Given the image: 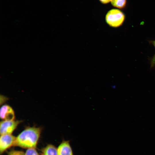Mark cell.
Returning a JSON list of instances; mask_svg holds the SVG:
<instances>
[{
	"label": "cell",
	"mask_w": 155,
	"mask_h": 155,
	"mask_svg": "<svg viewBox=\"0 0 155 155\" xmlns=\"http://www.w3.org/2000/svg\"><path fill=\"white\" fill-rule=\"evenodd\" d=\"M21 121L3 120L0 122V133L1 135L11 134Z\"/></svg>",
	"instance_id": "cell-3"
},
{
	"label": "cell",
	"mask_w": 155,
	"mask_h": 155,
	"mask_svg": "<svg viewBox=\"0 0 155 155\" xmlns=\"http://www.w3.org/2000/svg\"><path fill=\"white\" fill-rule=\"evenodd\" d=\"M16 137L11 134L1 135L0 138V153L1 155L5 150L14 146Z\"/></svg>",
	"instance_id": "cell-4"
},
{
	"label": "cell",
	"mask_w": 155,
	"mask_h": 155,
	"mask_svg": "<svg viewBox=\"0 0 155 155\" xmlns=\"http://www.w3.org/2000/svg\"><path fill=\"white\" fill-rule=\"evenodd\" d=\"M0 116L1 119L5 121H12L15 119L14 111L10 106L3 105L0 108Z\"/></svg>",
	"instance_id": "cell-5"
},
{
	"label": "cell",
	"mask_w": 155,
	"mask_h": 155,
	"mask_svg": "<svg viewBox=\"0 0 155 155\" xmlns=\"http://www.w3.org/2000/svg\"><path fill=\"white\" fill-rule=\"evenodd\" d=\"M111 0H99L100 2L104 4H106L108 3Z\"/></svg>",
	"instance_id": "cell-12"
},
{
	"label": "cell",
	"mask_w": 155,
	"mask_h": 155,
	"mask_svg": "<svg viewBox=\"0 0 155 155\" xmlns=\"http://www.w3.org/2000/svg\"><path fill=\"white\" fill-rule=\"evenodd\" d=\"M25 155H39L35 148H32L27 149Z\"/></svg>",
	"instance_id": "cell-9"
},
{
	"label": "cell",
	"mask_w": 155,
	"mask_h": 155,
	"mask_svg": "<svg viewBox=\"0 0 155 155\" xmlns=\"http://www.w3.org/2000/svg\"><path fill=\"white\" fill-rule=\"evenodd\" d=\"M125 19L124 13L117 9H112L108 11L105 16V20L110 26L117 28L122 25Z\"/></svg>",
	"instance_id": "cell-2"
},
{
	"label": "cell",
	"mask_w": 155,
	"mask_h": 155,
	"mask_svg": "<svg viewBox=\"0 0 155 155\" xmlns=\"http://www.w3.org/2000/svg\"><path fill=\"white\" fill-rule=\"evenodd\" d=\"M152 43L153 44V45H154L155 48V40L154 41H152ZM155 65V54L154 56V57H152L151 60V67H154Z\"/></svg>",
	"instance_id": "cell-11"
},
{
	"label": "cell",
	"mask_w": 155,
	"mask_h": 155,
	"mask_svg": "<svg viewBox=\"0 0 155 155\" xmlns=\"http://www.w3.org/2000/svg\"><path fill=\"white\" fill-rule=\"evenodd\" d=\"M58 155H74L69 140L63 139L57 148Z\"/></svg>",
	"instance_id": "cell-6"
},
{
	"label": "cell",
	"mask_w": 155,
	"mask_h": 155,
	"mask_svg": "<svg viewBox=\"0 0 155 155\" xmlns=\"http://www.w3.org/2000/svg\"><path fill=\"white\" fill-rule=\"evenodd\" d=\"M41 130V129L39 127H26L16 137L14 146L24 148H35Z\"/></svg>",
	"instance_id": "cell-1"
},
{
	"label": "cell",
	"mask_w": 155,
	"mask_h": 155,
	"mask_svg": "<svg viewBox=\"0 0 155 155\" xmlns=\"http://www.w3.org/2000/svg\"><path fill=\"white\" fill-rule=\"evenodd\" d=\"M111 3L114 7L120 9L125 7L126 3V0H111Z\"/></svg>",
	"instance_id": "cell-8"
},
{
	"label": "cell",
	"mask_w": 155,
	"mask_h": 155,
	"mask_svg": "<svg viewBox=\"0 0 155 155\" xmlns=\"http://www.w3.org/2000/svg\"><path fill=\"white\" fill-rule=\"evenodd\" d=\"M8 155H25V154L22 151L13 150L9 152Z\"/></svg>",
	"instance_id": "cell-10"
},
{
	"label": "cell",
	"mask_w": 155,
	"mask_h": 155,
	"mask_svg": "<svg viewBox=\"0 0 155 155\" xmlns=\"http://www.w3.org/2000/svg\"><path fill=\"white\" fill-rule=\"evenodd\" d=\"M41 155H58L57 149L52 144H48L41 150Z\"/></svg>",
	"instance_id": "cell-7"
}]
</instances>
